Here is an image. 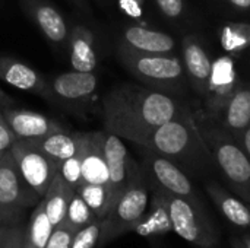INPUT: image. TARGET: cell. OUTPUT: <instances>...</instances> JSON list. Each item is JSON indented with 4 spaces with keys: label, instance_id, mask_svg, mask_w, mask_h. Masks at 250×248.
I'll list each match as a JSON object with an SVG mask.
<instances>
[{
    "label": "cell",
    "instance_id": "26",
    "mask_svg": "<svg viewBox=\"0 0 250 248\" xmlns=\"http://www.w3.org/2000/svg\"><path fill=\"white\" fill-rule=\"evenodd\" d=\"M221 47L229 54H240L250 48V23L227 22L220 31Z\"/></svg>",
    "mask_w": 250,
    "mask_h": 248
},
{
    "label": "cell",
    "instance_id": "7",
    "mask_svg": "<svg viewBox=\"0 0 250 248\" xmlns=\"http://www.w3.org/2000/svg\"><path fill=\"white\" fill-rule=\"evenodd\" d=\"M16 167L28 186L44 197L53 178L59 172L60 164L44 153L29 140L18 139L9 149Z\"/></svg>",
    "mask_w": 250,
    "mask_h": 248
},
{
    "label": "cell",
    "instance_id": "28",
    "mask_svg": "<svg viewBox=\"0 0 250 248\" xmlns=\"http://www.w3.org/2000/svg\"><path fill=\"white\" fill-rule=\"evenodd\" d=\"M98 218L95 216V213L89 209V206L85 203V200L75 191L69 206H67V210H66V216H64V221L63 224L66 227H69L73 232L82 229L83 227L95 222Z\"/></svg>",
    "mask_w": 250,
    "mask_h": 248
},
{
    "label": "cell",
    "instance_id": "43",
    "mask_svg": "<svg viewBox=\"0 0 250 248\" xmlns=\"http://www.w3.org/2000/svg\"><path fill=\"white\" fill-rule=\"evenodd\" d=\"M231 247H233V248H243V244H242L240 238H233V240H231Z\"/></svg>",
    "mask_w": 250,
    "mask_h": 248
},
{
    "label": "cell",
    "instance_id": "14",
    "mask_svg": "<svg viewBox=\"0 0 250 248\" xmlns=\"http://www.w3.org/2000/svg\"><path fill=\"white\" fill-rule=\"evenodd\" d=\"M182 63L188 76V82L190 88L196 92L198 96H204L211 73H212V60L202 45L201 39L196 35H186L182 41Z\"/></svg>",
    "mask_w": 250,
    "mask_h": 248
},
{
    "label": "cell",
    "instance_id": "17",
    "mask_svg": "<svg viewBox=\"0 0 250 248\" xmlns=\"http://www.w3.org/2000/svg\"><path fill=\"white\" fill-rule=\"evenodd\" d=\"M104 134V132H82V180L88 184L108 187Z\"/></svg>",
    "mask_w": 250,
    "mask_h": 248
},
{
    "label": "cell",
    "instance_id": "15",
    "mask_svg": "<svg viewBox=\"0 0 250 248\" xmlns=\"http://www.w3.org/2000/svg\"><path fill=\"white\" fill-rule=\"evenodd\" d=\"M0 80L18 89L35 94L54 105L50 82L45 80L40 72L21 60H16L10 56H0Z\"/></svg>",
    "mask_w": 250,
    "mask_h": 248
},
{
    "label": "cell",
    "instance_id": "6",
    "mask_svg": "<svg viewBox=\"0 0 250 248\" xmlns=\"http://www.w3.org/2000/svg\"><path fill=\"white\" fill-rule=\"evenodd\" d=\"M167 206L173 231L185 241L199 248H215L218 234L208 218L201 200L173 196L167 191Z\"/></svg>",
    "mask_w": 250,
    "mask_h": 248
},
{
    "label": "cell",
    "instance_id": "39",
    "mask_svg": "<svg viewBox=\"0 0 250 248\" xmlns=\"http://www.w3.org/2000/svg\"><path fill=\"white\" fill-rule=\"evenodd\" d=\"M12 228H13V225L12 227H0V248L3 247L4 243L7 241V238L12 232Z\"/></svg>",
    "mask_w": 250,
    "mask_h": 248
},
{
    "label": "cell",
    "instance_id": "42",
    "mask_svg": "<svg viewBox=\"0 0 250 248\" xmlns=\"http://www.w3.org/2000/svg\"><path fill=\"white\" fill-rule=\"evenodd\" d=\"M242 244H243V248H250V234H245L242 238H240Z\"/></svg>",
    "mask_w": 250,
    "mask_h": 248
},
{
    "label": "cell",
    "instance_id": "41",
    "mask_svg": "<svg viewBox=\"0 0 250 248\" xmlns=\"http://www.w3.org/2000/svg\"><path fill=\"white\" fill-rule=\"evenodd\" d=\"M231 6L237 7V9H242V10H246L250 9V0H227Z\"/></svg>",
    "mask_w": 250,
    "mask_h": 248
},
{
    "label": "cell",
    "instance_id": "9",
    "mask_svg": "<svg viewBox=\"0 0 250 248\" xmlns=\"http://www.w3.org/2000/svg\"><path fill=\"white\" fill-rule=\"evenodd\" d=\"M142 168L151 186H155L173 196L201 200L189 175L170 159L144 149Z\"/></svg>",
    "mask_w": 250,
    "mask_h": 248
},
{
    "label": "cell",
    "instance_id": "27",
    "mask_svg": "<svg viewBox=\"0 0 250 248\" xmlns=\"http://www.w3.org/2000/svg\"><path fill=\"white\" fill-rule=\"evenodd\" d=\"M75 191L85 200V203L89 206V209L95 213L98 219H104L107 216L111 208L108 187L82 183Z\"/></svg>",
    "mask_w": 250,
    "mask_h": 248
},
{
    "label": "cell",
    "instance_id": "23",
    "mask_svg": "<svg viewBox=\"0 0 250 248\" xmlns=\"http://www.w3.org/2000/svg\"><path fill=\"white\" fill-rule=\"evenodd\" d=\"M73 194H75V189L70 187L63 180V177L57 172L42 197L44 209H45L47 218L53 228L63 224L67 206H69Z\"/></svg>",
    "mask_w": 250,
    "mask_h": 248
},
{
    "label": "cell",
    "instance_id": "22",
    "mask_svg": "<svg viewBox=\"0 0 250 248\" xmlns=\"http://www.w3.org/2000/svg\"><path fill=\"white\" fill-rule=\"evenodd\" d=\"M205 190L220 213L230 224L239 228H250V208L245 200L227 191L217 181L207 183Z\"/></svg>",
    "mask_w": 250,
    "mask_h": 248
},
{
    "label": "cell",
    "instance_id": "44",
    "mask_svg": "<svg viewBox=\"0 0 250 248\" xmlns=\"http://www.w3.org/2000/svg\"><path fill=\"white\" fill-rule=\"evenodd\" d=\"M105 1H107V0H95V3H97V4H104Z\"/></svg>",
    "mask_w": 250,
    "mask_h": 248
},
{
    "label": "cell",
    "instance_id": "2",
    "mask_svg": "<svg viewBox=\"0 0 250 248\" xmlns=\"http://www.w3.org/2000/svg\"><path fill=\"white\" fill-rule=\"evenodd\" d=\"M141 148L170 159L188 175L202 177L217 170L211 149L188 105H182L170 121L157 127Z\"/></svg>",
    "mask_w": 250,
    "mask_h": 248
},
{
    "label": "cell",
    "instance_id": "33",
    "mask_svg": "<svg viewBox=\"0 0 250 248\" xmlns=\"http://www.w3.org/2000/svg\"><path fill=\"white\" fill-rule=\"evenodd\" d=\"M146 0H117L119 9L132 19H139L144 15Z\"/></svg>",
    "mask_w": 250,
    "mask_h": 248
},
{
    "label": "cell",
    "instance_id": "13",
    "mask_svg": "<svg viewBox=\"0 0 250 248\" xmlns=\"http://www.w3.org/2000/svg\"><path fill=\"white\" fill-rule=\"evenodd\" d=\"M104 152L108 167V190L111 208L127 187L138 162L129 155L123 139L104 130ZM110 208V209H111Z\"/></svg>",
    "mask_w": 250,
    "mask_h": 248
},
{
    "label": "cell",
    "instance_id": "29",
    "mask_svg": "<svg viewBox=\"0 0 250 248\" xmlns=\"http://www.w3.org/2000/svg\"><path fill=\"white\" fill-rule=\"evenodd\" d=\"M59 174L75 190L83 183V180H82V132H81V146H79V151L73 156H70V158L64 159L63 162H60Z\"/></svg>",
    "mask_w": 250,
    "mask_h": 248
},
{
    "label": "cell",
    "instance_id": "38",
    "mask_svg": "<svg viewBox=\"0 0 250 248\" xmlns=\"http://www.w3.org/2000/svg\"><path fill=\"white\" fill-rule=\"evenodd\" d=\"M75 9H78L81 13H85V15H89L92 10H91V4L88 0H67Z\"/></svg>",
    "mask_w": 250,
    "mask_h": 248
},
{
    "label": "cell",
    "instance_id": "25",
    "mask_svg": "<svg viewBox=\"0 0 250 248\" xmlns=\"http://www.w3.org/2000/svg\"><path fill=\"white\" fill-rule=\"evenodd\" d=\"M53 232V227L47 218L42 199L34 208L28 228L25 229L23 248H45L47 241Z\"/></svg>",
    "mask_w": 250,
    "mask_h": 248
},
{
    "label": "cell",
    "instance_id": "8",
    "mask_svg": "<svg viewBox=\"0 0 250 248\" xmlns=\"http://www.w3.org/2000/svg\"><path fill=\"white\" fill-rule=\"evenodd\" d=\"M240 83L242 80L231 57H220L217 61H214L209 85L202 96L205 110L204 117L212 123H218L227 102L234 95Z\"/></svg>",
    "mask_w": 250,
    "mask_h": 248
},
{
    "label": "cell",
    "instance_id": "18",
    "mask_svg": "<svg viewBox=\"0 0 250 248\" xmlns=\"http://www.w3.org/2000/svg\"><path fill=\"white\" fill-rule=\"evenodd\" d=\"M67 53L72 70L95 72L98 66V50L94 31L83 23L70 25Z\"/></svg>",
    "mask_w": 250,
    "mask_h": 248
},
{
    "label": "cell",
    "instance_id": "12",
    "mask_svg": "<svg viewBox=\"0 0 250 248\" xmlns=\"http://www.w3.org/2000/svg\"><path fill=\"white\" fill-rule=\"evenodd\" d=\"M19 4L44 38L60 53L67 50L70 25L50 0H19Z\"/></svg>",
    "mask_w": 250,
    "mask_h": 248
},
{
    "label": "cell",
    "instance_id": "20",
    "mask_svg": "<svg viewBox=\"0 0 250 248\" xmlns=\"http://www.w3.org/2000/svg\"><path fill=\"white\" fill-rule=\"evenodd\" d=\"M149 187L152 190V196L149 197L148 208H146L144 216L141 218V221L133 228V232L144 235V237L163 235V234L173 231L164 190H161L155 186H151V184H149Z\"/></svg>",
    "mask_w": 250,
    "mask_h": 248
},
{
    "label": "cell",
    "instance_id": "37",
    "mask_svg": "<svg viewBox=\"0 0 250 248\" xmlns=\"http://www.w3.org/2000/svg\"><path fill=\"white\" fill-rule=\"evenodd\" d=\"M239 145L242 146V149L246 152V155L250 159V124L246 127V130L243 132V134L239 139Z\"/></svg>",
    "mask_w": 250,
    "mask_h": 248
},
{
    "label": "cell",
    "instance_id": "24",
    "mask_svg": "<svg viewBox=\"0 0 250 248\" xmlns=\"http://www.w3.org/2000/svg\"><path fill=\"white\" fill-rule=\"evenodd\" d=\"M59 164L73 156L81 146V132L62 130L40 139L29 140Z\"/></svg>",
    "mask_w": 250,
    "mask_h": 248
},
{
    "label": "cell",
    "instance_id": "35",
    "mask_svg": "<svg viewBox=\"0 0 250 248\" xmlns=\"http://www.w3.org/2000/svg\"><path fill=\"white\" fill-rule=\"evenodd\" d=\"M23 240H25V228L19 225H13L7 241L1 248H23Z\"/></svg>",
    "mask_w": 250,
    "mask_h": 248
},
{
    "label": "cell",
    "instance_id": "31",
    "mask_svg": "<svg viewBox=\"0 0 250 248\" xmlns=\"http://www.w3.org/2000/svg\"><path fill=\"white\" fill-rule=\"evenodd\" d=\"M73 231L66 227L64 224L53 228V232L47 241V246L45 248H69L70 247V243H72V238H73Z\"/></svg>",
    "mask_w": 250,
    "mask_h": 248
},
{
    "label": "cell",
    "instance_id": "46",
    "mask_svg": "<svg viewBox=\"0 0 250 248\" xmlns=\"http://www.w3.org/2000/svg\"><path fill=\"white\" fill-rule=\"evenodd\" d=\"M1 155H3V153H0V158H1Z\"/></svg>",
    "mask_w": 250,
    "mask_h": 248
},
{
    "label": "cell",
    "instance_id": "10",
    "mask_svg": "<svg viewBox=\"0 0 250 248\" xmlns=\"http://www.w3.org/2000/svg\"><path fill=\"white\" fill-rule=\"evenodd\" d=\"M41 199L21 175L10 151L3 152L0 158V206L23 215L28 208H35Z\"/></svg>",
    "mask_w": 250,
    "mask_h": 248
},
{
    "label": "cell",
    "instance_id": "16",
    "mask_svg": "<svg viewBox=\"0 0 250 248\" xmlns=\"http://www.w3.org/2000/svg\"><path fill=\"white\" fill-rule=\"evenodd\" d=\"M1 113L16 139L21 140H34L56 132L66 130L59 121L35 111L6 107L1 110Z\"/></svg>",
    "mask_w": 250,
    "mask_h": 248
},
{
    "label": "cell",
    "instance_id": "34",
    "mask_svg": "<svg viewBox=\"0 0 250 248\" xmlns=\"http://www.w3.org/2000/svg\"><path fill=\"white\" fill-rule=\"evenodd\" d=\"M16 136L12 132V129L9 127L7 121L3 117V113L0 110V153L9 151L12 148V145L16 142Z\"/></svg>",
    "mask_w": 250,
    "mask_h": 248
},
{
    "label": "cell",
    "instance_id": "32",
    "mask_svg": "<svg viewBox=\"0 0 250 248\" xmlns=\"http://www.w3.org/2000/svg\"><path fill=\"white\" fill-rule=\"evenodd\" d=\"M160 12L168 19H179L185 13V0H154Z\"/></svg>",
    "mask_w": 250,
    "mask_h": 248
},
{
    "label": "cell",
    "instance_id": "30",
    "mask_svg": "<svg viewBox=\"0 0 250 248\" xmlns=\"http://www.w3.org/2000/svg\"><path fill=\"white\" fill-rule=\"evenodd\" d=\"M100 234H101V219H97L95 222L83 227L82 229H79L73 234V238H72V243H70L69 248L98 247Z\"/></svg>",
    "mask_w": 250,
    "mask_h": 248
},
{
    "label": "cell",
    "instance_id": "21",
    "mask_svg": "<svg viewBox=\"0 0 250 248\" xmlns=\"http://www.w3.org/2000/svg\"><path fill=\"white\" fill-rule=\"evenodd\" d=\"M218 124L239 142L240 136L250 124V83H240L227 102Z\"/></svg>",
    "mask_w": 250,
    "mask_h": 248
},
{
    "label": "cell",
    "instance_id": "11",
    "mask_svg": "<svg viewBox=\"0 0 250 248\" xmlns=\"http://www.w3.org/2000/svg\"><path fill=\"white\" fill-rule=\"evenodd\" d=\"M50 82L54 96V105L66 108H82L92 98L98 88L97 72H64L56 75Z\"/></svg>",
    "mask_w": 250,
    "mask_h": 248
},
{
    "label": "cell",
    "instance_id": "19",
    "mask_svg": "<svg viewBox=\"0 0 250 248\" xmlns=\"http://www.w3.org/2000/svg\"><path fill=\"white\" fill-rule=\"evenodd\" d=\"M119 44L133 51L148 54H171L176 50V41L170 34L142 25L126 26L122 32Z\"/></svg>",
    "mask_w": 250,
    "mask_h": 248
},
{
    "label": "cell",
    "instance_id": "40",
    "mask_svg": "<svg viewBox=\"0 0 250 248\" xmlns=\"http://www.w3.org/2000/svg\"><path fill=\"white\" fill-rule=\"evenodd\" d=\"M0 105L3 107V108H6V107H12L13 105V99L0 88Z\"/></svg>",
    "mask_w": 250,
    "mask_h": 248
},
{
    "label": "cell",
    "instance_id": "5",
    "mask_svg": "<svg viewBox=\"0 0 250 248\" xmlns=\"http://www.w3.org/2000/svg\"><path fill=\"white\" fill-rule=\"evenodd\" d=\"M149 181L142 165L138 164L130 181L107 216L101 219V234L98 246L103 247L126 232H132L144 216L149 203Z\"/></svg>",
    "mask_w": 250,
    "mask_h": 248
},
{
    "label": "cell",
    "instance_id": "4",
    "mask_svg": "<svg viewBox=\"0 0 250 248\" xmlns=\"http://www.w3.org/2000/svg\"><path fill=\"white\" fill-rule=\"evenodd\" d=\"M208 120V118H207ZM201 133L208 143L214 156L217 170L223 174L231 191L246 203H250V159L237 140L226 132L218 123L217 126L208 120L207 124L199 123Z\"/></svg>",
    "mask_w": 250,
    "mask_h": 248
},
{
    "label": "cell",
    "instance_id": "1",
    "mask_svg": "<svg viewBox=\"0 0 250 248\" xmlns=\"http://www.w3.org/2000/svg\"><path fill=\"white\" fill-rule=\"evenodd\" d=\"M180 107L171 95L141 83H120L103 98L104 130L141 146L157 127L170 121Z\"/></svg>",
    "mask_w": 250,
    "mask_h": 248
},
{
    "label": "cell",
    "instance_id": "45",
    "mask_svg": "<svg viewBox=\"0 0 250 248\" xmlns=\"http://www.w3.org/2000/svg\"><path fill=\"white\" fill-rule=\"evenodd\" d=\"M0 110H3V107H1V105H0Z\"/></svg>",
    "mask_w": 250,
    "mask_h": 248
},
{
    "label": "cell",
    "instance_id": "36",
    "mask_svg": "<svg viewBox=\"0 0 250 248\" xmlns=\"http://www.w3.org/2000/svg\"><path fill=\"white\" fill-rule=\"evenodd\" d=\"M22 218V215L12 212L3 206H0V227H12L16 225L19 222V219Z\"/></svg>",
    "mask_w": 250,
    "mask_h": 248
},
{
    "label": "cell",
    "instance_id": "3",
    "mask_svg": "<svg viewBox=\"0 0 250 248\" xmlns=\"http://www.w3.org/2000/svg\"><path fill=\"white\" fill-rule=\"evenodd\" d=\"M116 53L120 64L146 88L174 96L180 95L189 83L182 58L174 53L148 54L133 51L122 44L117 45Z\"/></svg>",
    "mask_w": 250,
    "mask_h": 248
}]
</instances>
